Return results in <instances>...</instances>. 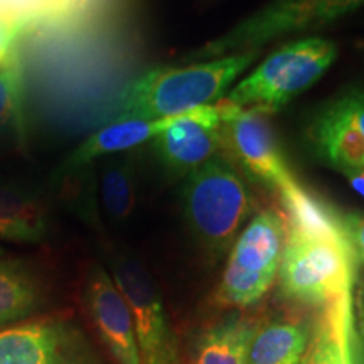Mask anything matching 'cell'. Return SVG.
Instances as JSON below:
<instances>
[{
	"instance_id": "obj_1",
	"label": "cell",
	"mask_w": 364,
	"mask_h": 364,
	"mask_svg": "<svg viewBox=\"0 0 364 364\" xmlns=\"http://www.w3.org/2000/svg\"><path fill=\"white\" fill-rule=\"evenodd\" d=\"M258 51L230 54L188 66H159L145 71L118 98V118H159L215 105L257 59Z\"/></svg>"
},
{
	"instance_id": "obj_2",
	"label": "cell",
	"mask_w": 364,
	"mask_h": 364,
	"mask_svg": "<svg viewBox=\"0 0 364 364\" xmlns=\"http://www.w3.org/2000/svg\"><path fill=\"white\" fill-rule=\"evenodd\" d=\"M182 203L196 236L215 253L233 247L253 209L240 167L223 154L186 176Z\"/></svg>"
},
{
	"instance_id": "obj_3",
	"label": "cell",
	"mask_w": 364,
	"mask_h": 364,
	"mask_svg": "<svg viewBox=\"0 0 364 364\" xmlns=\"http://www.w3.org/2000/svg\"><path fill=\"white\" fill-rule=\"evenodd\" d=\"M356 258L348 240L287 233L279 267L284 297L311 307H327L353 297Z\"/></svg>"
},
{
	"instance_id": "obj_4",
	"label": "cell",
	"mask_w": 364,
	"mask_h": 364,
	"mask_svg": "<svg viewBox=\"0 0 364 364\" xmlns=\"http://www.w3.org/2000/svg\"><path fill=\"white\" fill-rule=\"evenodd\" d=\"M336 58L338 46L332 41H294L270 54L257 70L228 91L225 100L268 117L317 83Z\"/></svg>"
},
{
	"instance_id": "obj_5",
	"label": "cell",
	"mask_w": 364,
	"mask_h": 364,
	"mask_svg": "<svg viewBox=\"0 0 364 364\" xmlns=\"http://www.w3.org/2000/svg\"><path fill=\"white\" fill-rule=\"evenodd\" d=\"M285 240L287 225L280 211L267 208L255 213L231 247L216 302L235 309L260 302L279 275Z\"/></svg>"
},
{
	"instance_id": "obj_6",
	"label": "cell",
	"mask_w": 364,
	"mask_h": 364,
	"mask_svg": "<svg viewBox=\"0 0 364 364\" xmlns=\"http://www.w3.org/2000/svg\"><path fill=\"white\" fill-rule=\"evenodd\" d=\"M364 0H273L270 6L191 53L193 61L258 51L282 36L316 29L363 6Z\"/></svg>"
},
{
	"instance_id": "obj_7",
	"label": "cell",
	"mask_w": 364,
	"mask_h": 364,
	"mask_svg": "<svg viewBox=\"0 0 364 364\" xmlns=\"http://www.w3.org/2000/svg\"><path fill=\"white\" fill-rule=\"evenodd\" d=\"M221 154L277 193L294 184L295 177L282 156L267 115L247 110L221 98Z\"/></svg>"
},
{
	"instance_id": "obj_8",
	"label": "cell",
	"mask_w": 364,
	"mask_h": 364,
	"mask_svg": "<svg viewBox=\"0 0 364 364\" xmlns=\"http://www.w3.org/2000/svg\"><path fill=\"white\" fill-rule=\"evenodd\" d=\"M113 282L130 307L140 364H182L162 297L145 268L132 258H118Z\"/></svg>"
},
{
	"instance_id": "obj_9",
	"label": "cell",
	"mask_w": 364,
	"mask_h": 364,
	"mask_svg": "<svg viewBox=\"0 0 364 364\" xmlns=\"http://www.w3.org/2000/svg\"><path fill=\"white\" fill-rule=\"evenodd\" d=\"M314 157L334 171L364 169V90L339 95L312 117L306 130Z\"/></svg>"
},
{
	"instance_id": "obj_10",
	"label": "cell",
	"mask_w": 364,
	"mask_h": 364,
	"mask_svg": "<svg viewBox=\"0 0 364 364\" xmlns=\"http://www.w3.org/2000/svg\"><path fill=\"white\" fill-rule=\"evenodd\" d=\"M154 149L167 169L189 176L221 154V115L218 105L181 113L154 139Z\"/></svg>"
},
{
	"instance_id": "obj_11",
	"label": "cell",
	"mask_w": 364,
	"mask_h": 364,
	"mask_svg": "<svg viewBox=\"0 0 364 364\" xmlns=\"http://www.w3.org/2000/svg\"><path fill=\"white\" fill-rule=\"evenodd\" d=\"M0 364H85L78 334L59 318L0 329Z\"/></svg>"
},
{
	"instance_id": "obj_12",
	"label": "cell",
	"mask_w": 364,
	"mask_h": 364,
	"mask_svg": "<svg viewBox=\"0 0 364 364\" xmlns=\"http://www.w3.org/2000/svg\"><path fill=\"white\" fill-rule=\"evenodd\" d=\"M85 297L95 327L113 359L118 364H140L130 307L102 267L91 270Z\"/></svg>"
},
{
	"instance_id": "obj_13",
	"label": "cell",
	"mask_w": 364,
	"mask_h": 364,
	"mask_svg": "<svg viewBox=\"0 0 364 364\" xmlns=\"http://www.w3.org/2000/svg\"><path fill=\"white\" fill-rule=\"evenodd\" d=\"M177 117L144 120V118H118L110 125L103 127L97 134L90 135L75 152L68 157L63 171H76L86 167L95 159L108 154L125 152L136 145L156 139L177 120Z\"/></svg>"
},
{
	"instance_id": "obj_14",
	"label": "cell",
	"mask_w": 364,
	"mask_h": 364,
	"mask_svg": "<svg viewBox=\"0 0 364 364\" xmlns=\"http://www.w3.org/2000/svg\"><path fill=\"white\" fill-rule=\"evenodd\" d=\"M353 297L318 309L312 338L300 364H354Z\"/></svg>"
},
{
	"instance_id": "obj_15",
	"label": "cell",
	"mask_w": 364,
	"mask_h": 364,
	"mask_svg": "<svg viewBox=\"0 0 364 364\" xmlns=\"http://www.w3.org/2000/svg\"><path fill=\"white\" fill-rule=\"evenodd\" d=\"M279 196L287 233L311 238L348 240L341 223V213L324 199L300 186L297 181L289 188L279 191Z\"/></svg>"
},
{
	"instance_id": "obj_16",
	"label": "cell",
	"mask_w": 364,
	"mask_h": 364,
	"mask_svg": "<svg viewBox=\"0 0 364 364\" xmlns=\"http://www.w3.org/2000/svg\"><path fill=\"white\" fill-rule=\"evenodd\" d=\"M312 338V327L300 317H273L258 322L248 364H300Z\"/></svg>"
},
{
	"instance_id": "obj_17",
	"label": "cell",
	"mask_w": 364,
	"mask_h": 364,
	"mask_svg": "<svg viewBox=\"0 0 364 364\" xmlns=\"http://www.w3.org/2000/svg\"><path fill=\"white\" fill-rule=\"evenodd\" d=\"M258 322L233 314L208 327L198 339L194 364H248L250 346Z\"/></svg>"
},
{
	"instance_id": "obj_18",
	"label": "cell",
	"mask_w": 364,
	"mask_h": 364,
	"mask_svg": "<svg viewBox=\"0 0 364 364\" xmlns=\"http://www.w3.org/2000/svg\"><path fill=\"white\" fill-rule=\"evenodd\" d=\"M105 0H0V16L27 27H68L85 21L102 7Z\"/></svg>"
},
{
	"instance_id": "obj_19",
	"label": "cell",
	"mask_w": 364,
	"mask_h": 364,
	"mask_svg": "<svg viewBox=\"0 0 364 364\" xmlns=\"http://www.w3.org/2000/svg\"><path fill=\"white\" fill-rule=\"evenodd\" d=\"M48 228V213L38 198L17 186L0 184V240L39 243Z\"/></svg>"
},
{
	"instance_id": "obj_20",
	"label": "cell",
	"mask_w": 364,
	"mask_h": 364,
	"mask_svg": "<svg viewBox=\"0 0 364 364\" xmlns=\"http://www.w3.org/2000/svg\"><path fill=\"white\" fill-rule=\"evenodd\" d=\"M41 282L26 262L0 260V329L38 309Z\"/></svg>"
},
{
	"instance_id": "obj_21",
	"label": "cell",
	"mask_w": 364,
	"mask_h": 364,
	"mask_svg": "<svg viewBox=\"0 0 364 364\" xmlns=\"http://www.w3.org/2000/svg\"><path fill=\"white\" fill-rule=\"evenodd\" d=\"M24 76L17 58L0 70V150L26 145Z\"/></svg>"
},
{
	"instance_id": "obj_22",
	"label": "cell",
	"mask_w": 364,
	"mask_h": 364,
	"mask_svg": "<svg viewBox=\"0 0 364 364\" xmlns=\"http://www.w3.org/2000/svg\"><path fill=\"white\" fill-rule=\"evenodd\" d=\"M100 198L107 215L124 221L135 208V169L130 159L108 162L100 177Z\"/></svg>"
},
{
	"instance_id": "obj_23",
	"label": "cell",
	"mask_w": 364,
	"mask_h": 364,
	"mask_svg": "<svg viewBox=\"0 0 364 364\" xmlns=\"http://www.w3.org/2000/svg\"><path fill=\"white\" fill-rule=\"evenodd\" d=\"M341 223L356 263L364 267V211L341 213Z\"/></svg>"
},
{
	"instance_id": "obj_24",
	"label": "cell",
	"mask_w": 364,
	"mask_h": 364,
	"mask_svg": "<svg viewBox=\"0 0 364 364\" xmlns=\"http://www.w3.org/2000/svg\"><path fill=\"white\" fill-rule=\"evenodd\" d=\"M22 29L16 22L0 16V70L7 68L16 59V39Z\"/></svg>"
},
{
	"instance_id": "obj_25",
	"label": "cell",
	"mask_w": 364,
	"mask_h": 364,
	"mask_svg": "<svg viewBox=\"0 0 364 364\" xmlns=\"http://www.w3.org/2000/svg\"><path fill=\"white\" fill-rule=\"evenodd\" d=\"M341 174L346 177V181H348V184L351 186L354 193H358L359 196H363L364 198V169L344 171L341 172Z\"/></svg>"
},
{
	"instance_id": "obj_26",
	"label": "cell",
	"mask_w": 364,
	"mask_h": 364,
	"mask_svg": "<svg viewBox=\"0 0 364 364\" xmlns=\"http://www.w3.org/2000/svg\"><path fill=\"white\" fill-rule=\"evenodd\" d=\"M0 253H2V250H0Z\"/></svg>"
}]
</instances>
